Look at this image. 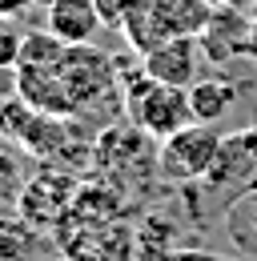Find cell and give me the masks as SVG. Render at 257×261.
<instances>
[{
    "instance_id": "15",
    "label": "cell",
    "mask_w": 257,
    "mask_h": 261,
    "mask_svg": "<svg viewBox=\"0 0 257 261\" xmlns=\"http://www.w3.org/2000/svg\"><path fill=\"white\" fill-rule=\"evenodd\" d=\"M161 261H229V257L209 253V249H173L169 257H161Z\"/></svg>"
},
{
    "instance_id": "11",
    "label": "cell",
    "mask_w": 257,
    "mask_h": 261,
    "mask_svg": "<svg viewBox=\"0 0 257 261\" xmlns=\"http://www.w3.org/2000/svg\"><path fill=\"white\" fill-rule=\"evenodd\" d=\"M64 53H68V44H64L57 33H29L24 36V44H20V65L16 68H61Z\"/></svg>"
},
{
    "instance_id": "12",
    "label": "cell",
    "mask_w": 257,
    "mask_h": 261,
    "mask_svg": "<svg viewBox=\"0 0 257 261\" xmlns=\"http://www.w3.org/2000/svg\"><path fill=\"white\" fill-rule=\"evenodd\" d=\"M36 233L24 217H0V261H29L36 253Z\"/></svg>"
},
{
    "instance_id": "7",
    "label": "cell",
    "mask_w": 257,
    "mask_h": 261,
    "mask_svg": "<svg viewBox=\"0 0 257 261\" xmlns=\"http://www.w3.org/2000/svg\"><path fill=\"white\" fill-rule=\"evenodd\" d=\"M141 68L161 85L189 89L197 81V40L193 36H169V40H161L157 48H149L141 57Z\"/></svg>"
},
{
    "instance_id": "4",
    "label": "cell",
    "mask_w": 257,
    "mask_h": 261,
    "mask_svg": "<svg viewBox=\"0 0 257 261\" xmlns=\"http://www.w3.org/2000/svg\"><path fill=\"white\" fill-rule=\"evenodd\" d=\"M61 76L72 93V105L76 113H85L96 97H105L109 89H121V68L117 61H109L105 53H96L89 44H68L61 61Z\"/></svg>"
},
{
    "instance_id": "13",
    "label": "cell",
    "mask_w": 257,
    "mask_h": 261,
    "mask_svg": "<svg viewBox=\"0 0 257 261\" xmlns=\"http://www.w3.org/2000/svg\"><path fill=\"white\" fill-rule=\"evenodd\" d=\"M20 44H24V36L16 33L8 20H0V68L20 65Z\"/></svg>"
},
{
    "instance_id": "10",
    "label": "cell",
    "mask_w": 257,
    "mask_h": 261,
    "mask_svg": "<svg viewBox=\"0 0 257 261\" xmlns=\"http://www.w3.org/2000/svg\"><path fill=\"white\" fill-rule=\"evenodd\" d=\"M233 85L229 81H193L189 85V109H193V121L201 125H217L233 113Z\"/></svg>"
},
{
    "instance_id": "8",
    "label": "cell",
    "mask_w": 257,
    "mask_h": 261,
    "mask_svg": "<svg viewBox=\"0 0 257 261\" xmlns=\"http://www.w3.org/2000/svg\"><path fill=\"white\" fill-rule=\"evenodd\" d=\"M105 29L96 0H53L48 4V33H57L64 44H93Z\"/></svg>"
},
{
    "instance_id": "3",
    "label": "cell",
    "mask_w": 257,
    "mask_h": 261,
    "mask_svg": "<svg viewBox=\"0 0 257 261\" xmlns=\"http://www.w3.org/2000/svg\"><path fill=\"white\" fill-rule=\"evenodd\" d=\"M61 245L76 261H133L137 253V233L117 217V221H61Z\"/></svg>"
},
{
    "instance_id": "6",
    "label": "cell",
    "mask_w": 257,
    "mask_h": 261,
    "mask_svg": "<svg viewBox=\"0 0 257 261\" xmlns=\"http://www.w3.org/2000/svg\"><path fill=\"white\" fill-rule=\"evenodd\" d=\"M12 72H16V97L29 109L44 113V117H72L76 113L61 68H12Z\"/></svg>"
},
{
    "instance_id": "16",
    "label": "cell",
    "mask_w": 257,
    "mask_h": 261,
    "mask_svg": "<svg viewBox=\"0 0 257 261\" xmlns=\"http://www.w3.org/2000/svg\"><path fill=\"white\" fill-rule=\"evenodd\" d=\"M32 0H0V20H16Z\"/></svg>"
},
{
    "instance_id": "2",
    "label": "cell",
    "mask_w": 257,
    "mask_h": 261,
    "mask_svg": "<svg viewBox=\"0 0 257 261\" xmlns=\"http://www.w3.org/2000/svg\"><path fill=\"white\" fill-rule=\"evenodd\" d=\"M217 149H221L217 125L193 121L181 133L157 141V177L169 185H197V181L209 177V169L217 161Z\"/></svg>"
},
{
    "instance_id": "1",
    "label": "cell",
    "mask_w": 257,
    "mask_h": 261,
    "mask_svg": "<svg viewBox=\"0 0 257 261\" xmlns=\"http://www.w3.org/2000/svg\"><path fill=\"white\" fill-rule=\"evenodd\" d=\"M121 97H125V117L137 129H145L153 141H165L185 125H193L189 89L161 85L145 68H137L133 76H121Z\"/></svg>"
},
{
    "instance_id": "5",
    "label": "cell",
    "mask_w": 257,
    "mask_h": 261,
    "mask_svg": "<svg viewBox=\"0 0 257 261\" xmlns=\"http://www.w3.org/2000/svg\"><path fill=\"white\" fill-rule=\"evenodd\" d=\"M76 181L68 173H57V169H44L36 173L29 185L20 189L16 205H20V217L36 229H61V221L68 217L72 201H76Z\"/></svg>"
},
{
    "instance_id": "17",
    "label": "cell",
    "mask_w": 257,
    "mask_h": 261,
    "mask_svg": "<svg viewBox=\"0 0 257 261\" xmlns=\"http://www.w3.org/2000/svg\"><path fill=\"white\" fill-rule=\"evenodd\" d=\"M61 261H76V257H61Z\"/></svg>"
},
{
    "instance_id": "9",
    "label": "cell",
    "mask_w": 257,
    "mask_h": 261,
    "mask_svg": "<svg viewBox=\"0 0 257 261\" xmlns=\"http://www.w3.org/2000/svg\"><path fill=\"white\" fill-rule=\"evenodd\" d=\"M225 241L233 245L237 261H257V185L237 193L221 213Z\"/></svg>"
},
{
    "instance_id": "14",
    "label": "cell",
    "mask_w": 257,
    "mask_h": 261,
    "mask_svg": "<svg viewBox=\"0 0 257 261\" xmlns=\"http://www.w3.org/2000/svg\"><path fill=\"white\" fill-rule=\"evenodd\" d=\"M133 4L137 0H96V12H100V20H105V29H125L128 12H133Z\"/></svg>"
}]
</instances>
